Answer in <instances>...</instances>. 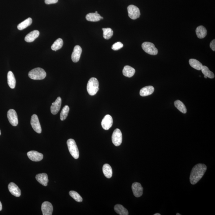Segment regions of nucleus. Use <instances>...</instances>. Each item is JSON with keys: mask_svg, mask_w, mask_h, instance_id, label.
Returning a JSON list of instances; mask_svg holds the SVG:
<instances>
[{"mask_svg": "<svg viewBox=\"0 0 215 215\" xmlns=\"http://www.w3.org/2000/svg\"><path fill=\"white\" fill-rule=\"evenodd\" d=\"M103 37L106 40L111 38L113 35V31L110 28H103Z\"/></svg>", "mask_w": 215, "mask_h": 215, "instance_id": "nucleus-30", "label": "nucleus"}, {"mask_svg": "<svg viewBox=\"0 0 215 215\" xmlns=\"http://www.w3.org/2000/svg\"><path fill=\"white\" fill-rule=\"evenodd\" d=\"M103 171L104 176L108 178H111L112 175V170L111 166L108 164H104L103 166Z\"/></svg>", "mask_w": 215, "mask_h": 215, "instance_id": "nucleus-24", "label": "nucleus"}, {"mask_svg": "<svg viewBox=\"0 0 215 215\" xmlns=\"http://www.w3.org/2000/svg\"><path fill=\"white\" fill-rule=\"evenodd\" d=\"M27 154L29 158L33 161H41L44 157V156L42 153H39L35 151H31L28 152Z\"/></svg>", "mask_w": 215, "mask_h": 215, "instance_id": "nucleus-11", "label": "nucleus"}, {"mask_svg": "<svg viewBox=\"0 0 215 215\" xmlns=\"http://www.w3.org/2000/svg\"><path fill=\"white\" fill-rule=\"evenodd\" d=\"M7 117L9 122L14 126H16L19 123L18 116L15 110L10 109L7 112Z\"/></svg>", "mask_w": 215, "mask_h": 215, "instance_id": "nucleus-9", "label": "nucleus"}, {"mask_svg": "<svg viewBox=\"0 0 215 215\" xmlns=\"http://www.w3.org/2000/svg\"><path fill=\"white\" fill-rule=\"evenodd\" d=\"M112 140L114 146H119L121 144L122 142V135L121 130L116 129L113 133Z\"/></svg>", "mask_w": 215, "mask_h": 215, "instance_id": "nucleus-7", "label": "nucleus"}, {"mask_svg": "<svg viewBox=\"0 0 215 215\" xmlns=\"http://www.w3.org/2000/svg\"><path fill=\"white\" fill-rule=\"evenodd\" d=\"M95 12V13H98L97 11H96V12Z\"/></svg>", "mask_w": 215, "mask_h": 215, "instance_id": "nucleus-43", "label": "nucleus"}, {"mask_svg": "<svg viewBox=\"0 0 215 215\" xmlns=\"http://www.w3.org/2000/svg\"><path fill=\"white\" fill-rule=\"evenodd\" d=\"M207 170L205 164H198L195 165L191 171L190 181L192 185H195L202 178Z\"/></svg>", "mask_w": 215, "mask_h": 215, "instance_id": "nucleus-1", "label": "nucleus"}, {"mask_svg": "<svg viewBox=\"0 0 215 215\" xmlns=\"http://www.w3.org/2000/svg\"><path fill=\"white\" fill-rule=\"evenodd\" d=\"M2 210V204L1 201H0V211Z\"/></svg>", "mask_w": 215, "mask_h": 215, "instance_id": "nucleus-37", "label": "nucleus"}, {"mask_svg": "<svg viewBox=\"0 0 215 215\" xmlns=\"http://www.w3.org/2000/svg\"><path fill=\"white\" fill-rule=\"evenodd\" d=\"M1 135V130H0V135Z\"/></svg>", "mask_w": 215, "mask_h": 215, "instance_id": "nucleus-42", "label": "nucleus"}, {"mask_svg": "<svg viewBox=\"0 0 215 215\" xmlns=\"http://www.w3.org/2000/svg\"><path fill=\"white\" fill-rule=\"evenodd\" d=\"M210 47L213 51H215V40H213L210 42Z\"/></svg>", "mask_w": 215, "mask_h": 215, "instance_id": "nucleus-36", "label": "nucleus"}, {"mask_svg": "<svg viewBox=\"0 0 215 215\" xmlns=\"http://www.w3.org/2000/svg\"><path fill=\"white\" fill-rule=\"evenodd\" d=\"M202 73L207 77L210 79H213L215 77V75L213 72L210 71L207 67L203 66L202 67L201 70Z\"/></svg>", "mask_w": 215, "mask_h": 215, "instance_id": "nucleus-31", "label": "nucleus"}, {"mask_svg": "<svg viewBox=\"0 0 215 215\" xmlns=\"http://www.w3.org/2000/svg\"><path fill=\"white\" fill-rule=\"evenodd\" d=\"M176 215H181V214H179V213H177Z\"/></svg>", "mask_w": 215, "mask_h": 215, "instance_id": "nucleus-39", "label": "nucleus"}, {"mask_svg": "<svg viewBox=\"0 0 215 215\" xmlns=\"http://www.w3.org/2000/svg\"><path fill=\"white\" fill-rule=\"evenodd\" d=\"M99 90L98 80L96 78H90L87 85V90L89 94L91 96H94L97 94Z\"/></svg>", "mask_w": 215, "mask_h": 215, "instance_id": "nucleus-3", "label": "nucleus"}, {"mask_svg": "<svg viewBox=\"0 0 215 215\" xmlns=\"http://www.w3.org/2000/svg\"><path fill=\"white\" fill-rule=\"evenodd\" d=\"M154 91V88L153 86H146L141 89L139 94L142 97H146L151 94Z\"/></svg>", "mask_w": 215, "mask_h": 215, "instance_id": "nucleus-19", "label": "nucleus"}, {"mask_svg": "<svg viewBox=\"0 0 215 215\" xmlns=\"http://www.w3.org/2000/svg\"><path fill=\"white\" fill-rule=\"evenodd\" d=\"M69 107L68 105L64 106L61 110L60 113V119L61 121H64L66 119L67 117H68V114H69Z\"/></svg>", "mask_w": 215, "mask_h": 215, "instance_id": "nucleus-32", "label": "nucleus"}, {"mask_svg": "<svg viewBox=\"0 0 215 215\" xmlns=\"http://www.w3.org/2000/svg\"><path fill=\"white\" fill-rule=\"evenodd\" d=\"M128 16L130 19L135 20L138 19L140 16V12L137 7L134 5H130L127 8Z\"/></svg>", "mask_w": 215, "mask_h": 215, "instance_id": "nucleus-6", "label": "nucleus"}, {"mask_svg": "<svg viewBox=\"0 0 215 215\" xmlns=\"http://www.w3.org/2000/svg\"><path fill=\"white\" fill-rule=\"evenodd\" d=\"M123 44L121 42H116L115 44L113 45L112 47V49L113 50L116 51V50L121 49L123 47Z\"/></svg>", "mask_w": 215, "mask_h": 215, "instance_id": "nucleus-34", "label": "nucleus"}, {"mask_svg": "<svg viewBox=\"0 0 215 215\" xmlns=\"http://www.w3.org/2000/svg\"><path fill=\"white\" fill-rule=\"evenodd\" d=\"M103 19V17H101V20H102V19Z\"/></svg>", "mask_w": 215, "mask_h": 215, "instance_id": "nucleus-41", "label": "nucleus"}, {"mask_svg": "<svg viewBox=\"0 0 215 215\" xmlns=\"http://www.w3.org/2000/svg\"><path fill=\"white\" fill-rule=\"evenodd\" d=\"M142 48L147 54L151 55H157L158 51L154 44L149 42H145L142 44Z\"/></svg>", "mask_w": 215, "mask_h": 215, "instance_id": "nucleus-5", "label": "nucleus"}, {"mask_svg": "<svg viewBox=\"0 0 215 215\" xmlns=\"http://www.w3.org/2000/svg\"><path fill=\"white\" fill-rule=\"evenodd\" d=\"M135 69L131 66L126 65L123 69V74L128 77H132L135 74Z\"/></svg>", "mask_w": 215, "mask_h": 215, "instance_id": "nucleus-20", "label": "nucleus"}, {"mask_svg": "<svg viewBox=\"0 0 215 215\" xmlns=\"http://www.w3.org/2000/svg\"><path fill=\"white\" fill-rule=\"evenodd\" d=\"M36 180L44 186H47L48 182V176L45 173L37 174L36 177Z\"/></svg>", "mask_w": 215, "mask_h": 215, "instance_id": "nucleus-17", "label": "nucleus"}, {"mask_svg": "<svg viewBox=\"0 0 215 215\" xmlns=\"http://www.w3.org/2000/svg\"><path fill=\"white\" fill-rule=\"evenodd\" d=\"M33 22V20L31 18H29L19 24L17 26L18 29L20 30H23L30 26Z\"/></svg>", "mask_w": 215, "mask_h": 215, "instance_id": "nucleus-27", "label": "nucleus"}, {"mask_svg": "<svg viewBox=\"0 0 215 215\" xmlns=\"http://www.w3.org/2000/svg\"><path fill=\"white\" fill-rule=\"evenodd\" d=\"M174 106L178 110L183 114H186L187 112V109L185 104L179 100H177L174 102Z\"/></svg>", "mask_w": 215, "mask_h": 215, "instance_id": "nucleus-29", "label": "nucleus"}, {"mask_svg": "<svg viewBox=\"0 0 215 215\" xmlns=\"http://www.w3.org/2000/svg\"><path fill=\"white\" fill-rule=\"evenodd\" d=\"M154 215H160V214L159 213H155V214H154Z\"/></svg>", "mask_w": 215, "mask_h": 215, "instance_id": "nucleus-38", "label": "nucleus"}, {"mask_svg": "<svg viewBox=\"0 0 215 215\" xmlns=\"http://www.w3.org/2000/svg\"><path fill=\"white\" fill-rule=\"evenodd\" d=\"M64 42L62 39L58 38L56 40L54 44L51 46V48L54 51H56L60 49L63 46Z\"/></svg>", "mask_w": 215, "mask_h": 215, "instance_id": "nucleus-28", "label": "nucleus"}, {"mask_svg": "<svg viewBox=\"0 0 215 215\" xmlns=\"http://www.w3.org/2000/svg\"><path fill=\"white\" fill-rule=\"evenodd\" d=\"M7 81L8 86L11 88L13 89L16 86V81L14 74L11 71L8 72L7 74Z\"/></svg>", "mask_w": 215, "mask_h": 215, "instance_id": "nucleus-21", "label": "nucleus"}, {"mask_svg": "<svg viewBox=\"0 0 215 215\" xmlns=\"http://www.w3.org/2000/svg\"><path fill=\"white\" fill-rule=\"evenodd\" d=\"M196 33L198 37L202 39L204 38L207 35V31L204 26H200L196 28Z\"/></svg>", "mask_w": 215, "mask_h": 215, "instance_id": "nucleus-22", "label": "nucleus"}, {"mask_svg": "<svg viewBox=\"0 0 215 215\" xmlns=\"http://www.w3.org/2000/svg\"><path fill=\"white\" fill-rule=\"evenodd\" d=\"M115 212L120 215H128L129 213L128 210L121 204L116 205L114 208Z\"/></svg>", "mask_w": 215, "mask_h": 215, "instance_id": "nucleus-25", "label": "nucleus"}, {"mask_svg": "<svg viewBox=\"0 0 215 215\" xmlns=\"http://www.w3.org/2000/svg\"><path fill=\"white\" fill-rule=\"evenodd\" d=\"M132 188L133 193L137 198L142 196L143 193V188L139 182H135L132 184Z\"/></svg>", "mask_w": 215, "mask_h": 215, "instance_id": "nucleus-10", "label": "nucleus"}, {"mask_svg": "<svg viewBox=\"0 0 215 215\" xmlns=\"http://www.w3.org/2000/svg\"><path fill=\"white\" fill-rule=\"evenodd\" d=\"M204 77L205 78H206H206H207V77H206V76H205V75H204Z\"/></svg>", "mask_w": 215, "mask_h": 215, "instance_id": "nucleus-40", "label": "nucleus"}, {"mask_svg": "<svg viewBox=\"0 0 215 215\" xmlns=\"http://www.w3.org/2000/svg\"><path fill=\"white\" fill-rule=\"evenodd\" d=\"M29 77L33 80H42L46 76L44 69L37 68L32 70L29 73Z\"/></svg>", "mask_w": 215, "mask_h": 215, "instance_id": "nucleus-2", "label": "nucleus"}, {"mask_svg": "<svg viewBox=\"0 0 215 215\" xmlns=\"http://www.w3.org/2000/svg\"><path fill=\"white\" fill-rule=\"evenodd\" d=\"M32 128L37 133L40 134L42 132V128L39 121L38 116L36 114H33L32 116L30 121Z\"/></svg>", "mask_w": 215, "mask_h": 215, "instance_id": "nucleus-8", "label": "nucleus"}, {"mask_svg": "<svg viewBox=\"0 0 215 215\" xmlns=\"http://www.w3.org/2000/svg\"><path fill=\"white\" fill-rule=\"evenodd\" d=\"M58 0H45V2L47 5L55 4L58 2Z\"/></svg>", "mask_w": 215, "mask_h": 215, "instance_id": "nucleus-35", "label": "nucleus"}, {"mask_svg": "<svg viewBox=\"0 0 215 215\" xmlns=\"http://www.w3.org/2000/svg\"><path fill=\"white\" fill-rule=\"evenodd\" d=\"M67 143L70 153L72 157L75 159L79 158V151L75 141L73 139H70L67 141Z\"/></svg>", "mask_w": 215, "mask_h": 215, "instance_id": "nucleus-4", "label": "nucleus"}, {"mask_svg": "<svg viewBox=\"0 0 215 215\" xmlns=\"http://www.w3.org/2000/svg\"><path fill=\"white\" fill-rule=\"evenodd\" d=\"M39 35H40V32L38 30H33L26 36L25 37V41L27 42H32L34 41L38 37Z\"/></svg>", "mask_w": 215, "mask_h": 215, "instance_id": "nucleus-18", "label": "nucleus"}, {"mask_svg": "<svg viewBox=\"0 0 215 215\" xmlns=\"http://www.w3.org/2000/svg\"><path fill=\"white\" fill-rule=\"evenodd\" d=\"M70 196L73 198L76 201L79 202L83 201V199L79 194L75 191H70L69 192Z\"/></svg>", "mask_w": 215, "mask_h": 215, "instance_id": "nucleus-33", "label": "nucleus"}, {"mask_svg": "<svg viewBox=\"0 0 215 215\" xmlns=\"http://www.w3.org/2000/svg\"><path fill=\"white\" fill-rule=\"evenodd\" d=\"M61 102V99L60 97H58L54 103H52V105L50 108L51 113L54 115L58 114L59 111L60 109Z\"/></svg>", "mask_w": 215, "mask_h": 215, "instance_id": "nucleus-14", "label": "nucleus"}, {"mask_svg": "<svg viewBox=\"0 0 215 215\" xmlns=\"http://www.w3.org/2000/svg\"><path fill=\"white\" fill-rule=\"evenodd\" d=\"M82 52V48L80 46H75L72 55V60L73 62L77 63L79 61Z\"/></svg>", "mask_w": 215, "mask_h": 215, "instance_id": "nucleus-15", "label": "nucleus"}, {"mask_svg": "<svg viewBox=\"0 0 215 215\" xmlns=\"http://www.w3.org/2000/svg\"><path fill=\"white\" fill-rule=\"evenodd\" d=\"M189 63L190 65L192 68L198 70H201L203 67V65L199 61L194 59H190Z\"/></svg>", "mask_w": 215, "mask_h": 215, "instance_id": "nucleus-26", "label": "nucleus"}, {"mask_svg": "<svg viewBox=\"0 0 215 215\" xmlns=\"http://www.w3.org/2000/svg\"><path fill=\"white\" fill-rule=\"evenodd\" d=\"M8 189L9 192L13 196L17 197H19L20 196L21 194L20 190L15 183H10L8 185Z\"/></svg>", "mask_w": 215, "mask_h": 215, "instance_id": "nucleus-16", "label": "nucleus"}, {"mask_svg": "<svg viewBox=\"0 0 215 215\" xmlns=\"http://www.w3.org/2000/svg\"><path fill=\"white\" fill-rule=\"evenodd\" d=\"M113 119L111 116L108 115H106L103 119L101 122V125L103 128L104 129L108 130L112 126L113 124Z\"/></svg>", "mask_w": 215, "mask_h": 215, "instance_id": "nucleus-13", "label": "nucleus"}, {"mask_svg": "<svg viewBox=\"0 0 215 215\" xmlns=\"http://www.w3.org/2000/svg\"><path fill=\"white\" fill-rule=\"evenodd\" d=\"M41 209L43 215H51L53 211V207L50 202L46 201L42 205Z\"/></svg>", "mask_w": 215, "mask_h": 215, "instance_id": "nucleus-12", "label": "nucleus"}, {"mask_svg": "<svg viewBox=\"0 0 215 215\" xmlns=\"http://www.w3.org/2000/svg\"><path fill=\"white\" fill-rule=\"evenodd\" d=\"M101 16L99 14L95 13L88 14L86 16V20L90 22H98L101 20Z\"/></svg>", "mask_w": 215, "mask_h": 215, "instance_id": "nucleus-23", "label": "nucleus"}]
</instances>
